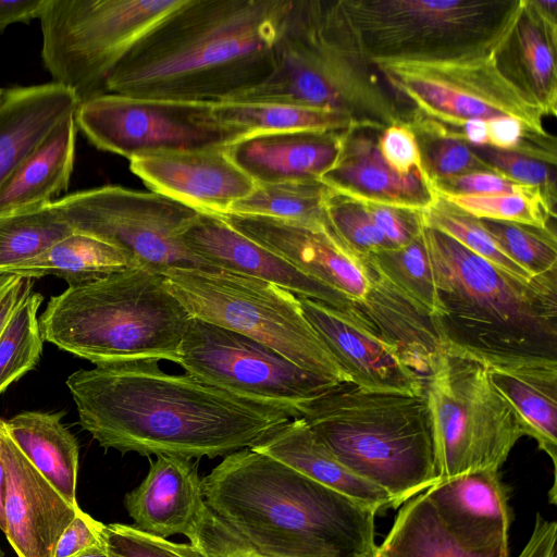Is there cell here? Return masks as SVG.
Here are the masks:
<instances>
[{"label": "cell", "instance_id": "43", "mask_svg": "<svg viewBox=\"0 0 557 557\" xmlns=\"http://www.w3.org/2000/svg\"><path fill=\"white\" fill-rule=\"evenodd\" d=\"M470 147L488 164L491 171L537 188L547 202L556 208V164L517 151L498 150L488 145Z\"/></svg>", "mask_w": 557, "mask_h": 557}, {"label": "cell", "instance_id": "53", "mask_svg": "<svg viewBox=\"0 0 557 557\" xmlns=\"http://www.w3.org/2000/svg\"><path fill=\"white\" fill-rule=\"evenodd\" d=\"M458 131L462 139L471 146L488 145L487 125L485 120L470 119L463 122Z\"/></svg>", "mask_w": 557, "mask_h": 557}, {"label": "cell", "instance_id": "34", "mask_svg": "<svg viewBox=\"0 0 557 557\" xmlns=\"http://www.w3.org/2000/svg\"><path fill=\"white\" fill-rule=\"evenodd\" d=\"M73 232L52 202L0 214V272H12Z\"/></svg>", "mask_w": 557, "mask_h": 557}, {"label": "cell", "instance_id": "47", "mask_svg": "<svg viewBox=\"0 0 557 557\" xmlns=\"http://www.w3.org/2000/svg\"><path fill=\"white\" fill-rule=\"evenodd\" d=\"M432 184L436 193L468 195H540L545 199L537 188L520 184L493 171L472 172L456 177L438 180L432 182Z\"/></svg>", "mask_w": 557, "mask_h": 557}, {"label": "cell", "instance_id": "6", "mask_svg": "<svg viewBox=\"0 0 557 557\" xmlns=\"http://www.w3.org/2000/svg\"><path fill=\"white\" fill-rule=\"evenodd\" d=\"M297 411L339 462L384 490L394 507L438 481L424 393L338 382L298 405Z\"/></svg>", "mask_w": 557, "mask_h": 557}, {"label": "cell", "instance_id": "40", "mask_svg": "<svg viewBox=\"0 0 557 557\" xmlns=\"http://www.w3.org/2000/svg\"><path fill=\"white\" fill-rule=\"evenodd\" d=\"M479 221L506 255L529 275L537 277L557 273L554 230L512 222Z\"/></svg>", "mask_w": 557, "mask_h": 557}, {"label": "cell", "instance_id": "19", "mask_svg": "<svg viewBox=\"0 0 557 557\" xmlns=\"http://www.w3.org/2000/svg\"><path fill=\"white\" fill-rule=\"evenodd\" d=\"M5 470V536L17 557H53L57 543L79 507L69 503L33 466L0 418Z\"/></svg>", "mask_w": 557, "mask_h": 557}, {"label": "cell", "instance_id": "23", "mask_svg": "<svg viewBox=\"0 0 557 557\" xmlns=\"http://www.w3.org/2000/svg\"><path fill=\"white\" fill-rule=\"evenodd\" d=\"M456 350L486 368L492 383L518 417L524 435L535 440L556 470L557 359Z\"/></svg>", "mask_w": 557, "mask_h": 557}, {"label": "cell", "instance_id": "2", "mask_svg": "<svg viewBox=\"0 0 557 557\" xmlns=\"http://www.w3.org/2000/svg\"><path fill=\"white\" fill-rule=\"evenodd\" d=\"M292 0H185L108 77L132 97L218 103L264 82Z\"/></svg>", "mask_w": 557, "mask_h": 557}, {"label": "cell", "instance_id": "11", "mask_svg": "<svg viewBox=\"0 0 557 557\" xmlns=\"http://www.w3.org/2000/svg\"><path fill=\"white\" fill-rule=\"evenodd\" d=\"M185 0H45L41 60L78 102L107 94L108 77L132 48Z\"/></svg>", "mask_w": 557, "mask_h": 557}, {"label": "cell", "instance_id": "9", "mask_svg": "<svg viewBox=\"0 0 557 557\" xmlns=\"http://www.w3.org/2000/svg\"><path fill=\"white\" fill-rule=\"evenodd\" d=\"M162 275L193 319L250 337L317 375L350 382L305 318L295 294L215 268H173Z\"/></svg>", "mask_w": 557, "mask_h": 557}, {"label": "cell", "instance_id": "38", "mask_svg": "<svg viewBox=\"0 0 557 557\" xmlns=\"http://www.w3.org/2000/svg\"><path fill=\"white\" fill-rule=\"evenodd\" d=\"M44 297L32 293L12 313L0 333V394L33 370L42 352L37 317Z\"/></svg>", "mask_w": 557, "mask_h": 557}, {"label": "cell", "instance_id": "41", "mask_svg": "<svg viewBox=\"0 0 557 557\" xmlns=\"http://www.w3.org/2000/svg\"><path fill=\"white\" fill-rule=\"evenodd\" d=\"M447 203L479 220L512 222L537 227H549L556 209L537 195H468L436 193Z\"/></svg>", "mask_w": 557, "mask_h": 557}, {"label": "cell", "instance_id": "45", "mask_svg": "<svg viewBox=\"0 0 557 557\" xmlns=\"http://www.w3.org/2000/svg\"><path fill=\"white\" fill-rule=\"evenodd\" d=\"M186 537L205 557H268L225 525L207 505Z\"/></svg>", "mask_w": 557, "mask_h": 557}, {"label": "cell", "instance_id": "55", "mask_svg": "<svg viewBox=\"0 0 557 557\" xmlns=\"http://www.w3.org/2000/svg\"><path fill=\"white\" fill-rule=\"evenodd\" d=\"M103 535V534H102ZM75 557H123L120 554L115 553L111 549L108 544L104 542L100 543L97 546H94Z\"/></svg>", "mask_w": 557, "mask_h": 557}, {"label": "cell", "instance_id": "48", "mask_svg": "<svg viewBox=\"0 0 557 557\" xmlns=\"http://www.w3.org/2000/svg\"><path fill=\"white\" fill-rule=\"evenodd\" d=\"M357 201L363 206L370 219L392 247H404L420 236L423 227L422 212L368 201Z\"/></svg>", "mask_w": 557, "mask_h": 557}, {"label": "cell", "instance_id": "46", "mask_svg": "<svg viewBox=\"0 0 557 557\" xmlns=\"http://www.w3.org/2000/svg\"><path fill=\"white\" fill-rule=\"evenodd\" d=\"M376 144L385 163L398 175L408 176L413 171L426 173L417 135L409 124L386 126L379 133Z\"/></svg>", "mask_w": 557, "mask_h": 557}, {"label": "cell", "instance_id": "25", "mask_svg": "<svg viewBox=\"0 0 557 557\" xmlns=\"http://www.w3.org/2000/svg\"><path fill=\"white\" fill-rule=\"evenodd\" d=\"M556 49L557 1L524 0L496 63L545 116L557 114Z\"/></svg>", "mask_w": 557, "mask_h": 557}, {"label": "cell", "instance_id": "24", "mask_svg": "<svg viewBox=\"0 0 557 557\" xmlns=\"http://www.w3.org/2000/svg\"><path fill=\"white\" fill-rule=\"evenodd\" d=\"M346 132L256 134L230 144L225 150L256 184L320 180L338 158Z\"/></svg>", "mask_w": 557, "mask_h": 557}, {"label": "cell", "instance_id": "33", "mask_svg": "<svg viewBox=\"0 0 557 557\" xmlns=\"http://www.w3.org/2000/svg\"><path fill=\"white\" fill-rule=\"evenodd\" d=\"M377 550L384 557H509L506 550H472L459 544L423 493L408 499Z\"/></svg>", "mask_w": 557, "mask_h": 557}, {"label": "cell", "instance_id": "52", "mask_svg": "<svg viewBox=\"0 0 557 557\" xmlns=\"http://www.w3.org/2000/svg\"><path fill=\"white\" fill-rule=\"evenodd\" d=\"M45 0H0V33L15 23L39 18Z\"/></svg>", "mask_w": 557, "mask_h": 557}, {"label": "cell", "instance_id": "44", "mask_svg": "<svg viewBox=\"0 0 557 557\" xmlns=\"http://www.w3.org/2000/svg\"><path fill=\"white\" fill-rule=\"evenodd\" d=\"M102 534L108 546L123 557H205L190 543H175L134 525L104 524Z\"/></svg>", "mask_w": 557, "mask_h": 557}, {"label": "cell", "instance_id": "28", "mask_svg": "<svg viewBox=\"0 0 557 557\" xmlns=\"http://www.w3.org/2000/svg\"><path fill=\"white\" fill-rule=\"evenodd\" d=\"M251 448L376 511L394 507L392 497L384 490L356 475L339 462L301 418L277 425Z\"/></svg>", "mask_w": 557, "mask_h": 557}, {"label": "cell", "instance_id": "26", "mask_svg": "<svg viewBox=\"0 0 557 557\" xmlns=\"http://www.w3.org/2000/svg\"><path fill=\"white\" fill-rule=\"evenodd\" d=\"M134 527L161 537L187 536L206 507L201 480L190 459L161 455L143 482L126 494Z\"/></svg>", "mask_w": 557, "mask_h": 557}, {"label": "cell", "instance_id": "14", "mask_svg": "<svg viewBox=\"0 0 557 557\" xmlns=\"http://www.w3.org/2000/svg\"><path fill=\"white\" fill-rule=\"evenodd\" d=\"M405 104L420 114L458 128L470 119L510 116L530 133L552 137L539 104L494 60L467 63L394 62L375 65Z\"/></svg>", "mask_w": 557, "mask_h": 557}, {"label": "cell", "instance_id": "3", "mask_svg": "<svg viewBox=\"0 0 557 557\" xmlns=\"http://www.w3.org/2000/svg\"><path fill=\"white\" fill-rule=\"evenodd\" d=\"M207 507L268 557H363L376 510L245 448L201 479Z\"/></svg>", "mask_w": 557, "mask_h": 557}, {"label": "cell", "instance_id": "42", "mask_svg": "<svg viewBox=\"0 0 557 557\" xmlns=\"http://www.w3.org/2000/svg\"><path fill=\"white\" fill-rule=\"evenodd\" d=\"M324 210L326 221L334 233L357 252L371 255L394 248L359 201L331 189Z\"/></svg>", "mask_w": 557, "mask_h": 557}, {"label": "cell", "instance_id": "56", "mask_svg": "<svg viewBox=\"0 0 557 557\" xmlns=\"http://www.w3.org/2000/svg\"><path fill=\"white\" fill-rule=\"evenodd\" d=\"M363 557H384L379 550H377V545L372 549L370 550L366 556Z\"/></svg>", "mask_w": 557, "mask_h": 557}, {"label": "cell", "instance_id": "36", "mask_svg": "<svg viewBox=\"0 0 557 557\" xmlns=\"http://www.w3.org/2000/svg\"><path fill=\"white\" fill-rule=\"evenodd\" d=\"M368 256L379 274L431 319L434 318L438 301L422 234L404 247L387 248Z\"/></svg>", "mask_w": 557, "mask_h": 557}, {"label": "cell", "instance_id": "27", "mask_svg": "<svg viewBox=\"0 0 557 557\" xmlns=\"http://www.w3.org/2000/svg\"><path fill=\"white\" fill-rule=\"evenodd\" d=\"M78 103L70 89L53 82L4 88L0 99V186L59 123L74 115Z\"/></svg>", "mask_w": 557, "mask_h": 557}, {"label": "cell", "instance_id": "35", "mask_svg": "<svg viewBox=\"0 0 557 557\" xmlns=\"http://www.w3.org/2000/svg\"><path fill=\"white\" fill-rule=\"evenodd\" d=\"M331 188L321 180L256 184L227 213L318 224L326 222L324 203Z\"/></svg>", "mask_w": 557, "mask_h": 557}, {"label": "cell", "instance_id": "12", "mask_svg": "<svg viewBox=\"0 0 557 557\" xmlns=\"http://www.w3.org/2000/svg\"><path fill=\"white\" fill-rule=\"evenodd\" d=\"M234 230L280 256L333 290L346 310L359 311L386 338L401 335L413 321V305L374 269L368 255L347 246L327 221L305 224L224 213Z\"/></svg>", "mask_w": 557, "mask_h": 557}, {"label": "cell", "instance_id": "16", "mask_svg": "<svg viewBox=\"0 0 557 557\" xmlns=\"http://www.w3.org/2000/svg\"><path fill=\"white\" fill-rule=\"evenodd\" d=\"M177 364L187 374L235 395L296 410L338 383L250 337L198 319L189 322Z\"/></svg>", "mask_w": 557, "mask_h": 557}, {"label": "cell", "instance_id": "49", "mask_svg": "<svg viewBox=\"0 0 557 557\" xmlns=\"http://www.w3.org/2000/svg\"><path fill=\"white\" fill-rule=\"evenodd\" d=\"M104 524L78 509L75 518L60 536L53 557H75L103 542Z\"/></svg>", "mask_w": 557, "mask_h": 557}, {"label": "cell", "instance_id": "50", "mask_svg": "<svg viewBox=\"0 0 557 557\" xmlns=\"http://www.w3.org/2000/svg\"><path fill=\"white\" fill-rule=\"evenodd\" d=\"M34 280L0 272V333L12 313L33 293Z\"/></svg>", "mask_w": 557, "mask_h": 557}, {"label": "cell", "instance_id": "30", "mask_svg": "<svg viewBox=\"0 0 557 557\" xmlns=\"http://www.w3.org/2000/svg\"><path fill=\"white\" fill-rule=\"evenodd\" d=\"M62 412L24 411L5 420L8 432L33 466L72 505L76 502L78 443Z\"/></svg>", "mask_w": 557, "mask_h": 557}, {"label": "cell", "instance_id": "10", "mask_svg": "<svg viewBox=\"0 0 557 557\" xmlns=\"http://www.w3.org/2000/svg\"><path fill=\"white\" fill-rule=\"evenodd\" d=\"M438 481L499 469L524 435L507 399L478 360L443 347L424 379Z\"/></svg>", "mask_w": 557, "mask_h": 557}, {"label": "cell", "instance_id": "21", "mask_svg": "<svg viewBox=\"0 0 557 557\" xmlns=\"http://www.w3.org/2000/svg\"><path fill=\"white\" fill-rule=\"evenodd\" d=\"M498 470L440 480L423 492L442 524L466 548L508 552L511 512Z\"/></svg>", "mask_w": 557, "mask_h": 557}, {"label": "cell", "instance_id": "7", "mask_svg": "<svg viewBox=\"0 0 557 557\" xmlns=\"http://www.w3.org/2000/svg\"><path fill=\"white\" fill-rule=\"evenodd\" d=\"M193 318L162 274L134 265L69 285L39 318L44 341L96 366L136 360L177 363Z\"/></svg>", "mask_w": 557, "mask_h": 557}, {"label": "cell", "instance_id": "5", "mask_svg": "<svg viewBox=\"0 0 557 557\" xmlns=\"http://www.w3.org/2000/svg\"><path fill=\"white\" fill-rule=\"evenodd\" d=\"M361 54L339 0H292L274 48V69L231 101L284 102L338 111L361 128L408 124L413 109Z\"/></svg>", "mask_w": 557, "mask_h": 557}, {"label": "cell", "instance_id": "32", "mask_svg": "<svg viewBox=\"0 0 557 557\" xmlns=\"http://www.w3.org/2000/svg\"><path fill=\"white\" fill-rule=\"evenodd\" d=\"M134 265L137 263L125 251L94 236L73 232L10 273L33 278L53 275L75 285Z\"/></svg>", "mask_w": 557, "mask_h": 557}, {"label": "cell", "instance_id": "17", "mask_svg": "<svg viewBox=\"0 0 557 557\" xmlns=\"http://www.w3.org/2000/svg\"><path fill=\"white\" fill-rule=\"evenodd\" d=\"M301 311L351 383L368 389L424 393V379L359 311L297 296Z\"/></svg>", "mask_w": 557, "mask_h": 557}, {"label": "cell", "instance_id": "51", "mask_svg": "<svg viewBox=\"0 0 557 557\" xmlns=\"http://www.w3.org/2000/svg\"><path fill=\"white\" fill-rule=\"evenodd\" d=\"M557 523L536 515L532 534L518 557H556Z\"/></svg>", "mask_w": 557, "mask_h": 557}, {"label": "cell", "instance_id": "20", "mask_svg": "<svg viewBox=\"0 0 557 557\" xmlns=\"http://www.w3.org/2000/svg\"><path fill=\"white\" fill-rule=\"evenodd\" d=\"M185 248L205 268H215L277 285L296 296L346 310L329 287L298 271L289 262L234 230L221 215L199 212L184 230Z\"/></svg>", "mask_w": 557, "mask_h": 557}, {"label": "cell", "instance_id": "15", "mask_svg": "<svg viewBox=\"0 0 557 557\" xmlns=\"http://www.w3.org/2000/svg\"><path fill=\"white\" fill-rule=\"evenodd\" d=\"M77 129L102 151L131 160L159 152L226 147L238 138L212 114V103L103 94L81 103Z\"/></svg>", "mask_w": 557, "mask_h": 557}, {"label": "cell", "instance_id": "8", "mask_svg": "<svg viewBox=\"0 0 557 557\" xmlns=\"http://www.w3.org/2000/svg\"><path fill=\"white\" fill-rule=\"evenodd\" d=\"M524 0H339L364 59L467 63L494 60Z\"/></svg>", "mask_w": 557, "mask_h": 557}, {"label": "cell", "instance_id": "1", "mask_svg": "<svg viewBox=\"0 0 557 557\" xmlns=\"http://www.w3.org/2000/svg\"><path fill=\"white\" fill-rule=\"evenodd\" d=\"M81 426L106 449L186 459L226 457L257 445L296 409L245 398L159 360L98 364L69 375Z\"/></svg>", "mask_w": 557, "mask_h": 557}, {"label": "cell", "instance_id": "4", "mask_svg": "<svg viewBox=\"0 0 557 557\" xmlns=\"http://www.w3.org/2000/svg\"><path fill=\"white\" fill-rule=\"evenodd\" d=\"M443 347L557 359V273L518 278L423 224Z\"/></svg>", "mask_w": 557, "mask_h": 557}, {"label": "cell", "instance_id": "54", "mask_svg": "<svg viewBox=\"0 0 557 557\" xmlns=\"http://www.w3.org/2000/svg\"><path fill=\"white\" fill-rule=\"evenodd\" d=\"M5 470L0 455V530L4 533L5 525Z\"/></svg>", "mask_w": 557, "mask_h": 557}, {"label": "cell", "instance_id": "39", "mask_svg": "<svg viewBox=\"0 0 557 557\" xmlns=\"http://www.w3.org/2000/svg\"><path fill=\"white\" fill-rule=\"evenodd\" d=\"M422 220L424 225L448 235L474 255L505 272L521 280L535 278L506 255L478 219L466 214L442 198L438 197L434 205L422 212Z\"/></svg>", "mask_w": 557, "mask_h": 557}, {"label": "cell", "instance_id": "31", "mask_svg": "<svg viewBox=\"0 0 557 557\" xmlns=\"http://www.w3.org/2000/svg\"><path fill=\"white\" fill-rule=\"evenodd\" d=\"M215 121L238 139L263 133L346 132L361 128L338 111L284 102L227 101L212 103Z\"/></svg>", "mask_w": 557, "mask_h": 557}, {"label": "cell", "instance_id": "18", "mask_svg": "<svg viewBox=\"0 0 557 557\" xmlns=\"http://www.w3.org/2000/svg\"><path fill=\"white\" fill-rule=\"evenodd\" d=\"M226 147L159 151L134 157L131 171L150 189L199 212L227 213L256 183L227 156Z\"/></svg>", "mask_w": 557, "mask_h": 557}, {"label": "cell", "instance_id": "13", "mask_svg": "<svg viewBox=\"0 0 557 557\" xmlns=\"http://www.w3.org/2000/svg\"><path fill=\"white\" fill-rule=\"evenodd\" d=\"M52 203L74 232L125 251L139 267L159 274L173 268H205L181 239L199 211L170 197L106 185Z\"/></svg>", "mask_w": 557, "mask_h": 557}, {"label": "cell", "instance_id": "29", "mask_svg": "<svg viewBox=\"0 0 557 557\" xmlns=\"http://www.w3.org/2000/svg\"><path fill=\"white\" fill-rule=\"evenodd\" d=\"M74 115L59 123L0 186V214L50 203L67 190L75 159Z\"/></svg>", "mask_w": 557, "mask_h": 557}, {"label": "cell", "instance_id": "58", "mask_svg": "<svg viewBox=\"0 0 557 557\" xmlns=\"http://www.w3.org/2000/svg\"><path fill=\"white\" fill-rule=\"evenodd\" d=\"M0 557H4V554H3L2 549H1V547H0Z\"/></svg>", "mask_w": 557, "mask_h": 557}, {"label": "cell", "instance_id": "57", "mask_svg": "<svg viewBox=\"0 0 557 557\" xmlns=\"http://www.w3.org/2000/svg\"><path fill=\"white\" fill-rule=\"evenodd\" d=\"M3 92H4V88H0V99L3 96Z\"/></svg>", "mask_w": 557, "mask_h": 557}, {"label": "cell", "instance_id": "22", "mask_svg": "<svg viewBox=\"0 0 557 557\" xmlns=\"http://www.w3.org/2000/svg\"><path fill=\"white\" fill-rule=\"evenodd\" d=\"M380 132L347 131L338 158L320 180L332 190L355 200L424 212L438 199L431 180L420 171L408 176L395 173L377 149Z\"/></svg>", "mask_w": 557, "mask_h": 557}, {"label": "cell", "instance_id": "37", "mask_svg": "<svg viewBox=\"0 0 557 557\" xmlns=\"http://www.w3.org/2000/svg\"><path fill=\"white\" fill-rule=\"evenodd\" d=\"M414 131L425 172L431 180L456 177L472 172L491 171L458 134L413 110L408 123Z\"/></svg>", "mask_w": 557, "mask_h": 557}]
</instances>
